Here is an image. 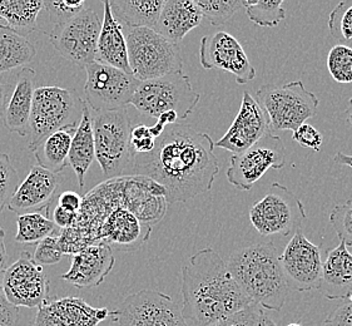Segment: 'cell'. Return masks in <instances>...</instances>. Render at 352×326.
<instances>
[{
  "label": "cell",
  "instance_id": "f907efd6",
  "mask_svg": "<svg viewBox=\"0 0 352 326\" xmlns=\"http://www.w3.org/2000/svg\"><path fill=\"white\" fill-rule=\"evenodd\" d=\"M257 326H277V324L268 316L267 312H265V309L261 307L260 315H258V320H257Z\"/></svg>",
  "mask_w": 352,
  "mask_h": 326
},
{
  "label": "cell",
  "instance_id": "6f0895ef",
  "mask_svg": "<svg viewBox=\"0 0 352 326\" xmlns=\"http://www.w3.org/2000/svg\"><path fill=\"white\" fill-rule=\"evenodd\" d=\"M0 21H1V19H0Z\"/></svg>",
  "mask_w": 352,
  "mask_h": 326
},
{
  "label": "cell",
  "instance_id": "ffe728a7",
  "mask_svg": "<svg viewBox=\"0 0 352 326\" xmlns=\"http://www.w3.org/2000/svg\"><path fill=\"white\" fill-rule=\"evenodd\" d=\"M62 181L63 177L59 173H53L38 164L33 166L28 176L18 186L8 208L18 215L42 210L48 213Z\"/></svg>",
  "mask_w": 352,
  "mask_h": 326
},
{
  "label": "cell",
  "instance_id": "e0dca14e",
  "mask_svg": "<svg viewBox=\"0 0 352 326\" xmlns=\"http://www.w3.org/2000/svg\"><path fill=\"white\" fill-rule=\"evenodd\" d=\"M120 182L122 207L127 208L143 225L158 224L167 213V191L162 184L144 176H127Z\"/></svg>",
  "mask_w": 352,
  "mask_h": 326
},
{
  "label": "cell",
  "instance_id": "6da1fadb",
  "mask_svg": "<svg viewBox=\"0 0 352 326\" xmlns=\"http://www.w3.org/2000/svg\"><path fill=\"white\" fill-rule=\"evenodd\" d=\"M210 135L187 124L167 126L148 153L134 156L131 176H144L162 184L167 202H186L211 191L219 172Z\"/></svg>",
  "mask_w": 352,
  "mask_h": 326
},
{
  "label": "cell",
  "instance_id": "7dc6e473",
  "mask_svg": "<svg viewBox=\"0 0 352 326\" xmlns=\"http://www.w3.org/2000/svg\"><path fill=\"white\" fill-rule=\"evenodd\" d=\"M78 213H69L59 206H56L54 213H53V222L56 226L60 227V228H67V230L71 228L76 225Z\"/></svg>",
  "mask_w": 352,
  "mask_h": 326
},
{
  "label": "cell",
  "instance_id": "9c48e42d",
  "mask_svg": "<svg viewBox=\"0 0 352 326\" xmlns=\"http://www.w3.org/2000/svg\"><path fill=\"white\" fill-rule=\"evenodd\" d=\"M303 220L306 210L301 199L278 182L271 184L267 195L250 208L251 225L262 236L295 234Z\"/></svg>",
  "mask_w": 352,
  "mask_h": 326
},
{
  "label": "cell",
  "instance_id": "681fc988",
  "mask_svg": "<svg viewBox=\"0 0 352 326\" xmlns=\"http://www.w3.org/2000/svg\"><path fill=\"white\" fill-rule=\"evenodd\" d=\"M8 252L6 245V231L0 226V275L7 269Z\"/></svg>",
  "mask_w": 352,
  "mask_h": 326
},
{
  "label": "cell",
  "instance_id": "d590c367",
  "mask_svg": "<svg viewBox=\"0 0 352 326\" xmlns=\"http://www.w3.org/2000/svg\"><path fill=\"white\" fill-rule=\"evenodd\" d=\"M330 34L338 41L349 42L352 39V1H340L333 8L329 18Z\"/></svg>",
  "mask_w": 352,
  "mask_h": 326
},
{
  "label": "cell",
  "instance_id": "f5cc1de1",
  "mask_svg": "<svg viewBox=\"0 0 352 326\" xmlns=\"http://www.w3.org/2000/svg\"><path fill=\"white\" fill-rule=\"evenodd\" d=\"M346 120H347V122H349V124L350 126H352V97L351 100H350V102H349V106H347V108H346Z\"/></svg>",
  "mask_w": 352,
  "mask_h": 326
},
{
  "label": "cell",
  "instance_id": "83f0119b",
  "mask_svg": "<svg viewBox=\"0 0 352 326\" xmlns=\"http://www.w3.org/2000/svg\"><path fill=\"white\" fill-rule=\"evenodd\" d=\"M163 0H113L109 1L113 15L120 25H127L129 29H155L158 21Z\"/></svg>",
  "mask_w": 352,
  "mask_h": 326
},
{
  "label": "cell",
  "instance_id": "4316f807",
  "mask_svg": "<svg viewBox=\"0 0 352 326\" xmlns=\"http://www.w3.org/2000/svg\"><path fill=\"white\" fill-rule=\"evenodd\" d=\"M94 160H96V147H94V135H93L92 112L85 103L82 118L76 129V133L72 138L69 157H68V163L74 171L78 184L80 187L85 186V175L91 169Z\"/></svg>",
  "mask_w": 352,
  "mask_h": 326
},
{
  "label": "cell",
  "instance_id": "44dd1931",
  "mask_svg": "<svg viewBox=\"0 0 352 326\" xmlns=\"http://www.w3.org/2000/svg\"><path fill=\"white\" fill-rule=\"evenodd\" d=\"M32 326H97L109 316L108 309H96L79 298H47Z\"/></svg>",
  "mask_w": 352,
  "mask_h": 326
},
{
  "label": "cell",
  "instance_id": "f546056e",
  "mask_svg": "<svg viewBox=\"0 0 352 326\" xmlns=\"http://www.w3.org/2000/svg\"><path fill=\"white\" fill-rule=\"evenodd\" d=\"M36 54V47L27 36L0 24V74L30 63Z\"/></svg>",
  "mask_w": 352,
  "mask_h": 326
},
{
  "label": "cell",
  "instance_id": "ba28073f",
  "mask_svg": "<svg viewBox=\"0 0 352 326\" xmlns=\"http://www.w3.org/2000/svg\"><path fill=\"white\" fill-rule=\"evenodd\" d=\"M199 98L201 94L193 89L190 77L178 72L141 82L131 105L153 118L175 112L178 120H186L197 107Z\"/></svg>",
  "mask_w": 352,
  "mask_h": 326
},
{
  "label": "cell",
  "instance_id": "7c38bea8",
  "mask_svg": "<svg viewBox=\"0 0 352 326\" xmlns=\"http://www.w3.org/2000/svg\"><path fill=\"white\" fill-rule=\"evenodd\" d=\"M85 103L92 112H109L126 108L133 100L141 80L126 72L106 64L94 63L85 67Z\"/></svg>",
  "mask_w": 352,
  "mask_h": 326
},
{
  "label": "cell",
  "instance_id": "484cf974",
  "mask_svg": "<svg viewBox=\"0 0 352 326\" xmlns=\"http://www.w3.org/2000/svg\"><path fill=\"white\" fill-rule=\"evenodd\" d=\"M152 227L143 225L127 208L118 207L108 215L100 227L98 241L137 248L148 240Z\"/></svg>",
  "mask_w": 352,
  "mask_h": 326
},
{
  "label": "cell",
  "instance_id": "7402d4cb",
  "mask_svg": "<svg viewBox=\"0 0 352 326\" xmlns=\"http://www.w3.org/2000/svg\"><path fill=\"white\" fill-rule=\"evenodd\" d=\"M320 292L329 300H346L352 294V254L345 242L326 251Z\"/></svg>",
  "mask_w": 352,
  "mask_h": 326
},
{
  "label": "cell",
  "instance_id": "7bdbcfd3",
  "mask_svg": "<svg viewBox=\"0 0 352 326\" xmlns=\"http://www.w3.org/2000/svg\"><path fill=\"white\" fill-rule=\"evenodd\" d=\"M261 306L251 304L243 310L221 320L211 326H257Z\"/></svg>",
  "mask_w": 352,
  "mask_h": 326
},
{
  "label": "cell",
  "instance_id": "4fadbf2b",
  "mask_svg": "<svg viewBox=\"0 0 352 326\" xmlns=\"http://www.w3.org/2000/svg\"><path fill=\"white\" fill-rule=\"evenodd\" d=\"M285 164V143L278 135L267 132L254 146L230 158L226 176L236 188L250 191L267 171L281 170Z\"/></svg>",
  "mask_w": 352,
  "mask_h": 326
},
{
  "label": "cell",
  "instance_id": "603a6c76",
  "mask_svg": "<svg viewBox=\"0 0 352 326\" xmlns=\"http://www.w3.org/2000/svg\"><path fill=\"white\" fill-rule=\"evenodd\" d=\"M96 62L132 74L128 61L126 36L120 21L113 15L109 0L103 1V21L98 38Z\"/></svg>",
  "mask_w": 352,
  "mask_h": 326
},
{
  "label": "cell",
  "instance_id": "d6986e66",
  "mask_svg": "<svg viewBox=\"0 0 352 326\" xmlns=\"http://www.w3.org/2000/svg\"><path fill=\"white\" fill-rule=\"evenodd\" d=\"M116 263L112 248L108 242H94L77 252L71 269L62 275L64 281L78 289H91L104 283Z\"/></svg>",
  "mask_w": 352,
  "mask_h": 326
},
{
  "label": "cell",
  "instance_id": "11a10c76",
  "mask_svg": "<svg viewBox=\"0 0 352 326\" xmlns=\"http://www.w3.org/2000/svg\"><path fill=\"white\" fill-rule=\"evenodd\" d=\"M349 301H350V306H351V312H352V298H347Z\"/></svg>",
  "mask_w": 352,
  "mask_h": 326
},
{
  "label": "cell",
  "instance_id": "bcb514c9",
  "mask_svg": "<svg viewBox=\"0 0 352 326\" xmlns=\"http://www.w3.org/2000/svg\"><path fill=\"white\" fill-rule=\"evenodd\" d=\"M83 205V199L77 192L65 191L58 196V206L69 213H79Z\"/></svg>",
  "mask_w": 352,
  "mask_h": 326
},
{
  "label": "cell",
  "instance_id": "3957f363",
  "mask_svg": "<svg viewBox=\"0 0 352 326\" xmlns=\"http://www.w3.org/2000/svg\"><path fill=\"white\" fill-rule=\"evenodd\" d=\"M227 268L252 304L272 312L283 307L289 287L272 242H254L237 250L230 256Z\"/></svg>",
  "mask_w": 352,
  "mask_h": 326
},
{
  "label": "cell",
  "instance_id": "f35d334b",
  "mask_svg": "<svg viewBox=\"0 0 352 326\" xmlns=\"http://www.w3.org/2000/svg\"><path fill=\"white\" fill-rule=\"evenodd\" d=\"M330 222L340 241L345 242L347 248L352 246V199L333 207L330 213Z\"/></svg>",
  "mask_w": 352,
  "mask_h": 326
},
{
  "label": "cell",
  "instance_id": "2e32d148",
  "mask_svg": "<svg viewBox=\"0 0 352 326\" xmlns=\"http://www.w3.org/2000/svg\"><path fill=\"white\" fill-rule=\"evenodd\" d=\"M199 62L207 71L231 73L239 85H247L256 78V69L243 47L227 32H217L201 39Z\"/></svg>",
  "mask_w": 352,
  "mask_h": 326
},
{
  "label": "cell",
  "instance_id": "d4e9b609",
  "mask_svg": "<svg viewBox=\"0 0 352 326\" xmlns=\"http://www.w3.org/2000/svg\"><path fill=\"white\" fill-rule=\"evenodd\" d=\"M204 15L192 0H167L163 4L155 30L173 43L184 41L190 30L202 23Z\"/></svg>",
  "mask_w": 352,
  "mask_h": 326
},
{
  "label": "cell",
  "instance_id": "ac0fdd59",
  "mask_svg": "<svg viewBox=\"0 0 352 326\" xmlns=\"http://www.w3.org/2000/svg\"><path fill=\"white\" fill-rule=\"evenodd\" d=\"M267 132H270L267 116L257 100L250 93L245 92L234 121L225 135L214 142V147L237 155L254 146Z\"/></svg>",
  "mask_w": 352,
  "mask_h": 326
},
{
  "label": "cell",
  "instance_id": "30bf717a",
  "mask_svg": "<svg viewBox=\"0 0 352 326\" xmlns=\"http://www.w3.org/2000/svg\"><path fill=\"white\" fill-rule=\"evenodd\" d=\"M102 21L98 10L85 7L71 21L53 27L50 43L67 61L85 68L96 62Z\"/></svg>",
  "mask_w": 352,
  "mask_h": 326
},
{
  "label": "cell",
  "instance_id": "816d5d0a",
  "mask_svg": "<svg viewBox=\"0 0 352 326\" xmlns=\"http://www.w3.org/2000/svg\"><path fill=\"white\" fill-rule=\"evenodd\" d=\"M333 161L338 164H342V166H347V167L352 169V156L345 155L342 152H338L336 156L333 157Z\"/></svg>",
  "mask_w": 352,
  "mask_h": 326
},
{
  "label": "cell",
  "instance_id": "c3c4849f",
  "mask_svg": "<svg viewBox=\"0 0 352 326\" xmlns=\"http://www.w3.org/2000/svg\"><path fill=\"white\" fill-rule=\"evenodd\" d=\"M13 92V87L7 83H0V120L4 117L8 102Z\"/></svg>",
  "mask_w": 352,
  "mask_h": 326
},
{
  "label": "cell",
  "instance_id": "60d3db41",
  "mask_svg": "<svg viewBox=\"0 0 352 326\" xmlns=\"http://www.w3.org/2000/svg\"><path fill=\"white\" fill-rule=\"evenodd\" d=\"M155 138L151 133V129L146 124H138L132 128L131 132V149L135 155L148 153L155 149Z\"/></svg>",
  "mask_w": 352,
  "mask_h": 326
},
{
  "label": "cell",
  "instance_id": "b9f144b4",
  "mask_svg": "<svg viewBox=\"0 0 352 326\" xmlns=\"http://www.w3.org/2000/svg\"><path fill=\"white\" fill-rule=\"evenodd\" d=\"M292 140L298 143L300 146L314 149L315 152L320 151V147L324 142V137L321 135V132L317 131V128L309 123H303L300 127L295 129L294 135H292Z\"/></svg>",
  "mask_w": 352,
  "mask_h": 326
},
{
  "label": "cell",
  "instance_id": "5b68a950",
  "mask_svg": "<svg viewBox=\"0 0 352 326\" xmlns=\"http://www.w3.org/2000/svg\"><path fill=\"white\" fill-rule=\"evenodd\" d=\"M85 100L71 89L48 85L36 88L29 118V151L36 147L59 129L77 128Z\"/></svg>",
  "mask_w": 352,
  "mask_h": 326
},
{
  "label": "cell",
  "instance_id": "9f6ffc18",
  "mask_svg": "<svg viewBox=\"0 0 352 326\" xmlns=\"http://www.w3.org/2000/svg\"><path fill=\"white\" fill-rule=\"evenodd\" d=\"M352 298V294H351V295H350V296H349V298Z\"/></svg>",
  "mask_w": 352,
  "mask_h": 326
},
{
  "label": "cell",
  "instance_id": "8fae6325",
  "mask_svg": "<svg viewBox=\"0 0 352 326\" xmlns=\"http://www.w3.org/2000/svg\"><path fill=\"white\" fill-rule=\"evenodd\" d=\"M109 316L120 326H188L179 305L157 290L128 295Z\"/></svg>",
  "mask_w": 352,
  "mask_h": 326
},
{
  "label": "cell",
  "instance_id": "ab89813d",
  "mask_svg": "<svg viewBox=\"0 0 352 326\" xmlns=\"http://www.w3.org/2000/svg\"><path fill=\"white\" fill-rule=\"evenodd\" d=\"M63 250L60 248L59 236H50L36 245L33 260L36 265H56L63 257Z\"/></svg>",
  "mask_w": 352,
  "mask_h": 326
},
{
  "label": "cell",
  "instance_id": "1f68e13d",
  "mask_svg": "<svg viewBox=\"0 0 352 326\" xmlns=\"http://www.w3.org/2000/svg\"><path fill=\"white\" fill-rule=\"evenodd\" d=\"M18 231L14 240L18 243H39L56 231V225L48 216L32 213L18 215Z\"/></svg>",
  "mask_w": 352,
  "mask_h": 326
},
{
  "label": "cell",
  "instance_id": "9a60e30c",
  "mask_svg": "<svg viewBox=\"0 0 352 326\" xmlns=\"http://www.w3.org/2000/svg\"><path fill=\"white\" fill-rule=\"evenodd\" d=\"M289 287L297 291L320 290L322 276V252L298 228L280 254Z\"/></svg>",
  "mask_w": 352,
  "mask_h": 326
},
{
  "label": "cell",
  "instance_id": "836d02e7",
  "mask_svg": "<svg viewBox=\"0 0 352 326\" xmlns=\"http://www.w3.org/2000/svg\"><path fill=\"white\" fill-rule=\"evenodd\" d=\"M195 3L204 18H207L214 27L225 25L243 8L241 0H196Z\"/></svg>",
  "mask_w": 352,
  "mask_h": 326
},
{
  "label": "cell",
  "instance_id": "74e56055",
  "mask_svg": "<svg viewBox=\"0 0 352 326\" xmlns=\"http://www.w3.org/2000/svg\"><path fill=\"white\" fill-rule=\"evenodd\" d=\"M87 3L85 0H48L44 1V9H47L50 19L54 25L63 24L77 17L85 8Z\"/></svg>",
  "mask_w": 352,
  "mask_h": 326
},
{
  "label": "cell",
  "instance_id": "f6af8a7d",
  "mask_svg": "<svg viewBox=\"0 0 352 326\" xmlns=\"http://www.w3.org/2000/svg\"><path fill=\"white\" fill-rule=\"evenodd\" d=\"M19 309L8 301L0 287V326H18Z\"/></svg>",
  "mask_w": 352,
  "mask_h": 326
},
{
  "label": "cell",
  "instance_id": "d6a6232c",
  "mask_svg": "<svg viewBox=\"0 0 352 326\" xmlns=\"http://www.w3.org/2000/svg\"><path fill=\"white\" fill-rule=\"evenodd\" d=\"M283 1H243V8L250 21L258 27H276L286 19Z\"/></svg>",
  "mask_w": 352,
  "mask_h": 326
},
{
  "label": "cell",
  "instance_id": "cb8c5ba5",
  "mask_svg": "<svg viewBox=\"0 0 352 326\" xmlns=\"http://www.w3.org/2000/svg\"><path fill=\"white\" fill-rule=\"evenodd\" d=\"M34 82L36 71L32 68H23L16 74V83L3 117L4 127L21 137H25L29 133V118L36 92Z\"/></svg>",
  "mask_w": 352,
  "mask_h": 326
},
{
  "label": "cell",
  "instance_id": "8992f818",
  "mask_svg": "<svg viewBox=\"0 0 352 326\" xmlns=\"http://www.w3.org/2000/svg\"><path fill=\"white\" fill-rule=\"evenodd\" d=\"M126 41L132 74L138 80L161 78L184 69L178 44L158 34L155 29H129Z\"/></svg>",
  "mask_w": 352,
  "mask_h": 326
},
{
  "label": "cell",
  "instance_id": "8d00e7d4",
  "mask_svg": "<svg viewBox=\"0 0 352 326\" xmlns=\"http://www.w3.org/2000/svg\"><path fill=\"white\" fill-rule=\"evenodd\" d=\"M19 186V176L12 158L7 153H0V213L9 205Z\"/></svg>",
  "mask_w": 352,
  "mask_h": 326
},
{
  "label": "cell",
  "instance_id": "7a4b0ae2",
  "mask_svg": "<svg viewBox=\"0 0 352 326\" xmlns=\"http://www.w3.org/2000/svg\"><path fill=\"white\" fill-rule=\"evenodd\" d=\"M182 296L184 319L196 326L213 325L252 304L211 248L197 251L182 268Z\"/></svg>",
  "mask_w": 352,
  "mask_h": 326
},
{
  "label": "cell",
  "instance_id": "52a82bcc",
  "mask_svg": "<svg viewBox=\"0 0 352 326\" xmlns=\"http://www.w3.org/2000/svg\"><path fill=\"white\" fill-rule=\"evenodd\" d=\"M257 103L267 116L271 131H295L317 113L320 100L301 80L266 85L256 92Z\"/></svg>",
  "mask_w": 352,
  "mask_h": 326
},
{
  "label": "cell",
  "instance_id": "ee69618b",
  "mask_svg": "<svg viewBox=\"0 0 352 326\" xmlns=\"http://www.w3.org/2000/svg\"><path fill=\"white\" fill-rule=\"evenodd\" d=\"M324 326H352L351 306L347 298L324 319Z\"/></svg>",
  "mask_w": 352,
  "mask_h": 326
},
{
  "label": "cell",
  "instance_id": "e575fe53",
  "mask_svg": "<svg viewBox=\"0 0 352 326\" xmlns=\"http://www.w3.org/2000/svg\"><path fill=\"white\" fill-rule=\"evenodd\" d=\"M327 68L335 82L352 83V48L345 44L333 45L327 56Z\"/></svg>",
  "mask_w": 352,
  "mask_h": 326
},
{
  "label": "cell",
  "instance_id": "db71d44e",
  "mask_svg": "<svg viewBox=\"0 0 352 326\" xmlns=\"http://www.w3.org/2000/svg\"><path fill=\"white\" fill-rule=\"evenodd\" d=\"M287 326H303L301 325V324H298V323H291V324H289Z\"/></svg>",
  "mask_w": 352,
  "mask_h": 326
},
{
  "label": "cell",
  "instance_id": "277c9868",
  "mask_svg": "<svg viewBox=\"0 0 352 326\" xmlns=\"http://www.w3.org/2000/svg\"><path fill=\"white\" fill-rule=\"evenodd\" d=\"M92 112V111H91ZM96 158L106 178L131 176L134 153L131 149L132 122L126 108L92 112Z\"/></svg>",
  "mask_w": 352,
  "mask_h": 326
},
{
  "label": "cell",
  "instance_id": "f1b7e54d",
  "mask_svg": "<svg viewBox=\"0 0 352 326\" xmlns=\"http://www.w3.org/2000/svg\"><path fill=\"white\" fill-rule=\"evenodd\" d=\"M76 129L77 128H64L48 135L34 151L38 166L60 175V172L69 164L68 157Z\"/></svg>",
  "mask_w": 352,
  "mask_h": 326
},
{
  "label": "cell",
  "instance_id": "4dcf8cb0",
  "mask_svg": "<svg viewBox=\"0 0 352 326\" xmlns=\"http://www.w3.org/2000/svg\"><path fill=\"white\" fill-rule=\"evenodd\" d=\"M43 9L42 0H0V19L18 34L27 36L38 28Z\"/></svg>",
  "mask_w": 352,
  "mask_h": 326
},
{
  "label": "cell",
  "instance_id": "5bb4252c",
  "mask_svg": "<svg viewBox=\"0 0 352 326\" xmlns=\"http://www.w3.org/2000/svg\"><path fill=\"white\" fill-rule=\"evenodd\" d=\"M50 279L43 266L34 263L29 252H21L0 275V287L8 301L15 307H41L48 298Z\"/></svg>",
  "mask_w": 352,
  "mask_h": 326
}]
</instances>
